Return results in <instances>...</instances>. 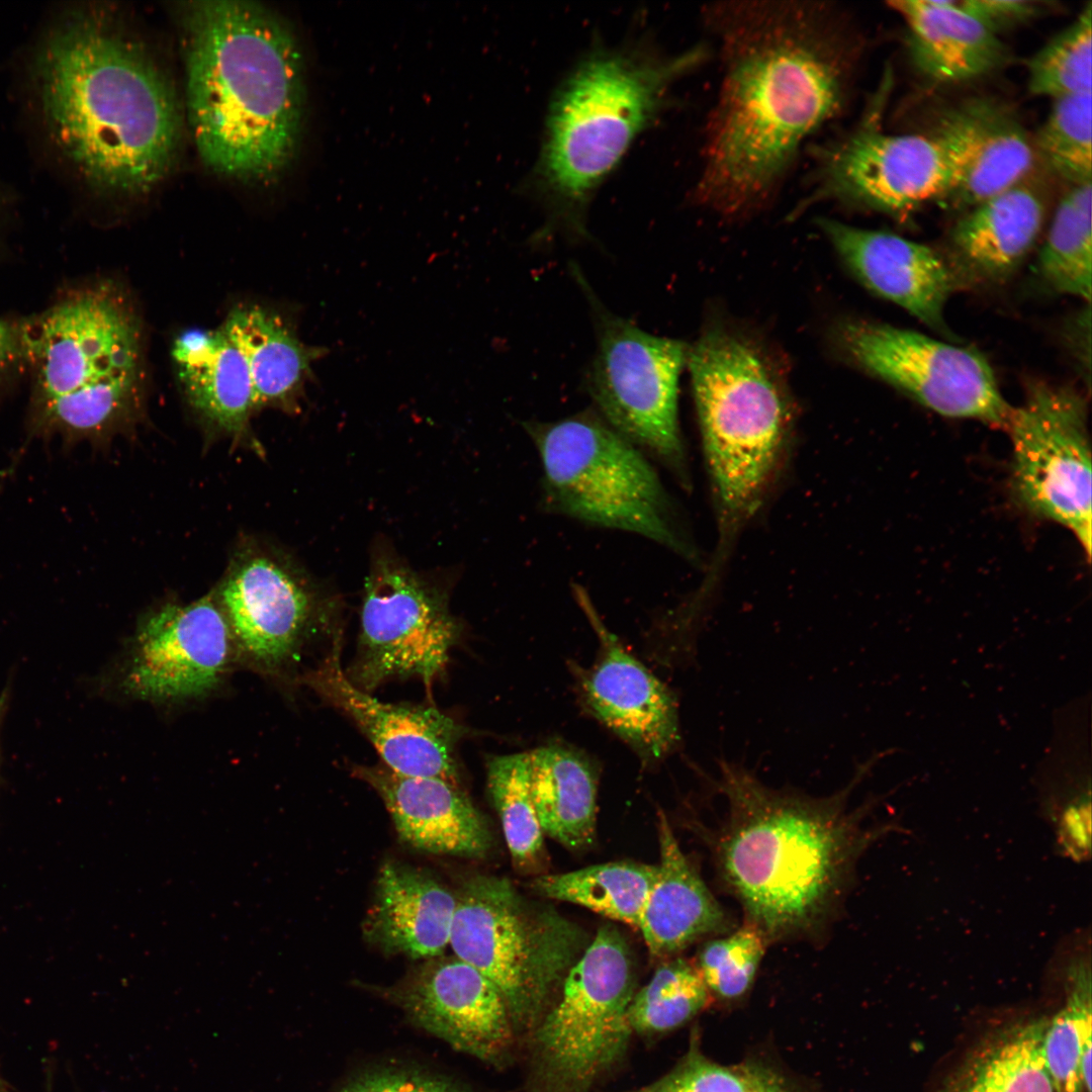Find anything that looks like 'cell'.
Listing matches in <instances>:
<instances>
[{"mask_svg": "<svg viewBox=\"0 0 1092 1092\" xmlns=\"http://www.w3.org/2000/svg\"><path fill=\"white\" fill-rule=\"evenodd\" d=\"M708 16L723 75L696 196L737 216L764 204L803 143L842 112L856 46L826 3L731 2Z\"/></svg>", "mask_w": 1092, "mask_h": 1092, "instance_id": "6da1fadb", "label": "cell"}, {"mask_svg": "<svg viewBox=\"0 0 1092 1092\" xmlns=\"http://www.w3.org/2000/svg\"><path fill=\"white\" fill-rule=\"evenodd\" d=\"M826 797L764 785L745 766L718 760L709 777L726 810L713 831L717 874L769 943L816 938L839 914L857 861L897 826H866L875 800L849 807L867 772Z\"/></svg>", "mask_w": 1092, "mask_h": 1092, "instance_id": "7a4b0ae2", "label": "cell"}, {"mask_svg": "<svg viewBox=\"0 0 1092 1092\" xmlns=\"http://www.w3.org/2000/svg\"><path fill=\"white\" fill-rule=\"evenodd\" d=\"M36 76L63 152L96 190L153 191L178 157L183 111L146 44L104 10H81L42 46Z\"/></svg>", "mask_w": 1092, "mask_h": 1092, "instance_id": "3957f363", "label": "cell"}, {"mask_svg": "<svg viewBox=\"0 0 1092 1092\" xmlns=\"http://www.w3.org/2000/svg\"><path fill=\"white\" fill-rule=\"evenodd\" d=\"M178 5L185 113L198 156L226 178L275 181L294 161L304 122L302 56L290 26L252 1Z\"/></svg>", "mask_w": 1092, "mask_h": 1092, "instance_id": "277c9868", "label": "cell"}, {"mask_svg": "<svg viewBox=\"0 0 1092 1092\" xmlns=\"http://www.w3.org/2000/svg\"><path fill=\"white\" fill-rule=\"evenodd\" d=\"M707 57L704 46L671 57L611 49L574 68L552 102L538 169L558 220L581 233L593 192L661 112L671 86Z\"/></svg>", "mask_w": 1092, "mask_h": 1092, "instance_id": "5b68a950", "label": "cell"}, {"mask_svg": "<svg viewBox=\"0 0 1092 1092\" xmlns=\"http://www.w3.org/2000/svg\"><path fill=\"white\" fill-rule=\"evenodd\" d=\"M687 363L723 528L756 511L787 438L791 405L779 367L762 347L722 326L688 348Z\"/></svg>", "mask_w": 1092, "mask_h": 1092, "instance_id": "8992f818", "label": "cell"}, {"mask_svg": "<svg viewBox=\"0 0 1092 1092\" xmlns=\"http://www.w3.org/2000/svg\"><path fill=\"white\" fill-rule=\"evenodd\" d=\"M542 465L546 510L598 527L641 535L680 554L664 487L639 448L599 414L525 422Z\"/></svg>", "mask_w": 1092, "mask_h": 1092, "instance_id": "52a82bcc", "label": "cell"}, {"mask_svg": "<svg viewBox=\"0 0 1092 1092\" xmlns=\"http://www.w3.org/2000/svg\"><path fill=\"white\" fill-rule=\"evenodd\" d=\"M583 943L572 922L506 879L478 876L456 895L449 946L499 991L518 1034L535 1026Z\"/></svg>", "mask_w": 1092, "mask_h": 1092, "instance_id": "ba28073f", "label": "cell"}, {"mask_svg": "<svg viewBox=\"0 0 1092 1092\" xmlns=\"http://www.w3.org/2000/svg\"><path fill=\"white\" fill-rule=\"evenodd\" d=\"M635 986L626 940L602 926L526 1035L524 1092H595L627 1053Z\"/></svg>", "mask_w": 1092, "mask_h": 1092, "instance_id": "9c48e42d", "label": "cell"}, {"mask_svg": "<svg viewBox=\"0 0 1092 1092\" xmlns=\"http://www.w3.org/2000/svg\"><path fill=\"white\" fill-rule=\"evenodd\" d=\"M29 358L25 415L110 385L143 383L136 310L110 279L66 283L31 314Z\"/></svg>", "mask_w": 1092, "mask_h": 1092, "instance_id": "30bf717a", "label": "cell"}, {"mask_svg": "<svg viewBox=\"0 0 1092 1092\" xmlns=\"http://www.w3.org/2000/svg\"><path fill=\"white\" fill-rule=\"evenodd\" d=\"M592 309L597 350L587 389L602 419L637 448L686 478L678 425V381L688 348L613 313L572 266Z\"/></svg>", "mask_w": 1092, "mask_h": 1092, "instance_id": "8fae6325", "label": "cell"}, {"mask_svg": "<svg viewBox=\"0 0 1092 1092\" xmlns=\"http://www.w3.org/2000/svg\"><path fill=\"white\" fill-rule=\"evenodd\" d=\"M1012 443V489L1019 505L1070 530L1091 557V451L1087 405L1076 389L1028 384L1005 428Z\"/></svg>", "mask_w": 1092, "mask_h": 1092, "instance_id": "7c38bea8", "label": "cell"}, {"mask_svg": "<svg viewBox=\"0 0 1092 1092\" xmlns=\"http://www.w3.org/2000/svg\"><path fill=\"white\" fill-rule=\"evenodd\" d=\"M833 337L852 364L947 418L1006 428L1012 406L978 351L868 320L840 322Z\"/></svg>", "mask_w": 1092, "mask_h": 1092, "instance_id": "4fadbf2b", "label": "cell"}, {"mask_svg": "<svg viewBox=\"0 0 1092 1092\" xmlns=\"http://www.w3.org/2000/svg\"><path fill=\"white\" fill-rule=\"evenodd\" d=\"M872 114L811 149L810 193L803 204H840L899 214L945 197L952 171L932 134H894Z\"/></svg>", "mask_w": 1092, "mask_h": 1092, "instance_id": "5bb4252c", "label": "cell"}, {"mask_svg": "<svg viewBox=\"0 0 1092 1092\" xmlns=\"http://www.w3.org/2000/svg\"><path fill=\"white\" fill-rule=\"evenodd\" d=\"M461 626L445 599L413 570L380 558L365 584L358 655L349 677L371 691L393 677L427 687L444 671Z\"/></svg>", "mask_w": 1092, "mask_h": 1092, "instance_id": "9a60e30c", "label": "cell"}, {"mask_svg": "<svg viewBox=\"0 0 1092 1092\" xmlns=\"http://www.w3.org/2000/svg\"><path fill=\"white\" fill-rule=\"evenodd\" d=\"M574 596L598 641L589 667L572 664L582 706L653 766L680 744L677 698L605 625L583 588L574 586Z\"/></svg>", "mask_w": 1092, "mask_h": 1092, "instance_id": "2e32d148", "label": "cell"}, {"mask_svg": "<svg viewBox=\"0 0 1092 1092\" xmlns=\"http://www.w3.org/2000/svg\"><path fill=\"white\" fill-rule=\"evenodd\" d=\"M418 1025L455 1050L494 1066L518 1041L506 1002L479 971L454 957L430 959L393 991Z\"/></svg>", "mask_w": 1092, "mask_h": 1092, "instance_id": "e0dca14e", "label": "cell"}, {"mask_svg": "<svg viewBox=\"0 0 1092 1092\" xmlns=\"http://www.w3.org/2000/svg\"><path fill=\"white\" fill-rule=\"evenodd\" d=\"M229 652L228 620L210 599L167 605L141 626L124 688L160 701L205 694L219 681Z\"/></svg>", "mask_w": 1092, "mask_h": 1092, "instance_id": "ac0fdd59", "label": "cell"}, {"mask_svg": "<svg viewBox=\"0 0 1092 1092\" xmlns=\"http://www.w3.org/2000/svg\"><path fill=\"white\" fill-rule=\"evenodd\" d=\"M306 679L327 702L354 720L390 770L460 786L454 753L465 729L452 718L436 708L373 698L345 673L338 647Z\"/></svg>", "mask_w": 1092, "mask_h": 1092, "instance_id": "d6986e66", "label": "cell"}, {"mask_svg": "<svg viewBox=\"0 0 1092 1092\" xmlns=\"http://www.w3.org/2000/svg\"><path fill=\"white\" fill-rule=\"evenodd\" d=\"M932 134L952 171L946 194L954 206L971 208L1021 182L1032 169L1033 142L1005 105L974 98L944 112Z\"/></svg>", "mask_w": 1092, "mask_h": 1092, "instance_id": "ffe728a7", "label": "cell"}, {"mask_svg": "<svg viewBox=\"0 0 1092 1092\" xmlns=\"http://www.w3.org/2000/svg\"><path fill=\"white\" fill-rule=\"evenodd\" d=\"M819 226L868 289L929 327H944V307L954 275L938 252L893 233L834 219L823 218Z\"/></svg>", "mask_w": 1092, "mask_h": 1092, "instance_id": "44dd1931", "label": "cell"}, {"mask_svg": "<svg viewBox=\"0 0 1092 1092\" xmlns=\"http://www.w3.org/2000/svg\"><path fill=\"white\" fill-rule=\"evenodd\" d=\"M354 772L378 793L398 836L412 847L462 857H482L490 848L486 821L460 786L401 776L385 765Z\"/></svg>", "mask_w": 1092, "mask_h": 1092, "instance_id": "7402d4cb", "label": "cell"}, {"mask_svg": "<svg viewBox=\"0 0 1092 1092\" xmlns=\"http://www.w3.org/2000/svg\"><path fill=\"white\" fill-rule=\"evenodd\" d=\"M226 619L244 649L268 664L295 649L314 611L312 593L271 558L241 560L220 589Z\"/></svg>", "mask_w": 1092, "mask_h": 1092, "instance_id": "603a6c76", "label": "cell"}, {"mask_svg": "<svg viewBox=\"0 0 1092 1092\" xmlns=\"http://www.w3.org/2000/svg\"><path fill=\"white\" fill-rule=\"evenodd\" d=\"M658 877L643 906L638 929L656 960L677 956L703 938L735 928L685 854L662 811L658 813Z\"/></svg>", "mask_w": 1092, "mask_h": 1092, "instance_id": "cb8c5ba5", "label": "cell"}, {"mask_svg": "<svg viewBox=\"0 0 1092 1092\" xmlns=\"http://www.w3.org/2000/svg\"><path fill=\"white\" fill-rule=\"evenodd\" d=\"M456 895L428 874L384 862L364 923L367 938L382 950L433 959L449 946Z\"/></svg>", "mask_w": 1092, "mask_h": 1092, "instance_id": "d4e9b609", "label": "cell"}, {"mask_svg": "<svg viewBox=\"0 0 1092 1092\" xmlns=\"http://www.w3.org/2000/svg\"><path fill=\"white\" fill-rule=\"evenodd\" d=\"M915 69L938 84L980 78L1003 66L1008 52L997 33L947 0H895Z\"/></svg>", "mask_w": 1092, "mask_h": 1092, "instance_id": "484cf974", "label": "cell"}, {"mask_svg": "<svg viewBox=\"0 0 1092 1092\" xmlns=\"http://www.w3.org/2000/svg\"><path fill=\"white\" fill-rule=\"evenodd\" d=\"M172 357L195 412L219 431L242 433L256 399L245 358L221 327L183 332L173 343Z\"/></svg>", "mask_w": 1092, "mask_h": 1092, "instance_id": "4316f807", "label": "cell"}, {"mask_svg": "<svg viewBox=\"0 0 1092 1092\" xmlns=\"http://www.w3.org/2000/svg\"><path fill=\"white\" fill-rule=\"evenodd\" d=\"M1045 212L1040 195L1023 182L978 203L952 231L957 259L978 278H1006L1032 250Z\"/></svg>", "mask_w": 1092, "mask_h": 1092, "instance_id": "83f0119b", "label": "cell"}, {"mask_svg": "<svg viewBox=\"0 0 1092 1092\" xmlns=\"http://www.w3.org/2000/svg\"><path fill=\"white\" fill-rule=\"evenodd\" d=\"M221 329L247 363L257 408H292L325 347L302 343L284 320L259 305L235 306Z\"/></svg>", "mask_w": 1092, "mask_h": 1092, "instance_id": "f1b7e54d", "label": "cell"}, {"mask_svg": "<svg viewBox=\"0 0 1092 1092\" xmlns=\"http://www.w3.org/2000/svg\"><path fill=\"white\" fill-rule=\"evenodd\" d=\"M530 789L543 831L572 850L594 842L598 775L589 759L572 747L547 744L529 752Z\"/></svg>", "mask_w": 1092, "mask_h": 1092, "instance_id": "f546056e", "label": "cell"}, {"mask_svg": "<svg viewBox=\"0 0 1092 1092\" xmlns=\"http://www.w3.org/2000/svg\"><path fill=\"white\" fill-rule=\"evenodd\" d=\"M1049 1018L1009 1022L965 1058L940 1092H1055L1042 1055Z\"/></svg>", "mask_w": 1092, "mask_h": 1092, "instance_id": "4dcf8cb0", "label": "cell"}, {"mask_svg": "<svg viewBox=\"0 0 1092 1092\" xmlns=\"http://www.w3.org/2000/svg\"><path fill=\"white\" fill-rule=\"evenodd\" d=\"M1055 972L1062 979L1064 998L1044 1030V1064L1055 1092H1091V965L1070 961Z\"/></svg>", "mask_w": 1092, "mask_h": 1092, "instance_id": "1f68e13d", "label": "cell"}, {"mask_svg": "<svg viewBox=\"0 0 1092 1092\" xmlns=\"http://www.w3.org/2000/svg\"><path fill=\"white\" fill-rule=\"evenodd\" d=\"M657 877V864L621 860L541 875L532 889L542 897L576 904L637 928Z\"/></svg>", "mask_w": 1092, "mask_h": 1092, "instance_id": "d6a6232c", "label": "cell"}, {"mask_svg": "<svg viewBox=\"0 0 1092 1092\" xmlns=\"http://www.w3.org/2000/svg\"><path fill=\"white\" fill-rule=\"evenodd\" d=\"M1092 183L1073 186L1060 200L1037 257V273L1052 291L1091 298Z\"/></svg>", "mask_w": 1092, "mask_h": 1092, "instance_id": "836d02e7", "label": "cell"}, {"mask_svg": "<svg viewBox=\"0 0 1092 1092\" xmlns=\"http://www.w3.org/2000/svg\"><path fill=\"white\" fill-rule=\"evenodd\" d=\"M487 790L500 820L512 861L518 871H540L546 860L544 834L530 789L529 752L492 756L487 761Z\"/></svg>", "mask_w": 1092, "mask_h": 1092, "instance_id": "e575fe53", "label": "cell"}, {"mask_svg": "<svg viewBox=\"0 0 1092 1092\" xmlns=\"http://www.w3.org/2000/svg\"><path fill=\"white\" fill-rule=\"evenodd\" d=\"M713 1006L695 962L665 960L650 981L635 992L628 1009L632 1033L657 1037L670 1033Z\"/></svg>", "mask_w": 1092, "mask_h": 1092, "instance_id": "d590c367", "label": "cell"}, {"mask_svg": "<svg viewBox=\"0 0 1092 1092\" xmlns=\"http://www.w3.org/2000/svg\"><path fill=\"white\" fill-rule=\"evenodd\" d=\"M697 1028L677 1063L653 1082L622 1092H775L788 1079L759 1059L722 1065L707 1057Z\"/></svg>", "mask_w": 1092, "mask_h": 1092, "instance_id": "8d00e7d4", "label": "cell"}, {"mask_svg": "<svg viewBox=\"0 0 1092 1092\" xmlns=\"http://www.w3.org/2000/svg\"><path fill=\"white\" fill-rule=\"evenodd\" d=\"M768 944L764 933L747 921L703 943L694 962L713 1005L734 1006L748 996Z\"/></svg>", "mask_w": 1092, "mask_h": 1092, "instance_id": "74e56055", "label": "cell"}, {"mask_svg": "<svg viewBox=\"0 0 1092 1092\" xmlns=\"http://www.w3.org/2000/svg\"><path fill=\"white\" fill-rule=\"evenodd\" d=\"M1028 90L1054 100L1092 92V4L1027 64Z\"/></svg>", "mask_w": 1092, "mask_h": 1092, "instance_id": "f35d334b", "label": "cell"}, {"mask_svg": "<svg viewBox=\"0 0 1092 1092\" xmlns=\"http://www.w3.org/2000/svg\"><path fill=\"white\" fill-rule=\"evenodd\" d=\"M1092 92L1054 100L1033 141L1035 155L1073 186L1091 182Z\"/></svg>", "mask_w": 1092, "mask_h": 1092, "instance_id": "ab89813d", "label": "cell"}, {"mask_svg": "<svg viewBox=\"0 0 1092 1092\" xmlns=\"http://www.w3.org/2000/svg\"><path fill=\"white\" fill-rule=\"evenodd\" d=\"M31 314H0V404L29 374Z\"/></svg>", "mask_w": 1092, "mask_h": 1092, "instance_id": "60d3db41", "label": "cell"}, {"mask_svg": "<svg viewBox=\"0 0 1092 1092\" xmlns=\"http://www.w3.org/2000/svg\"><path fill=\"white\" fill-rule=\"evenodd\" d=\"M947 3L996 33L1000 28L1034 17L1041 10L1037 2L1029 0H947Z\"/></svg>", "mask_w": 1092, "mask_h": 1092, "instance_id": "b9f144b4", "label": "cell"}, {"mask_svg": "<svg viewBox=\"0 0 1092 1092\" xmlns=\"http://www.w3.org/2000/svg\"><path fill=\"white\" fill-rule=\"evenodd\" d=\"M344 1092H463L456 1087L422 1074L404 1071H380L365 1075Z\"/></svg>", "mask_w": 1092, "mask_h": 1092, "instance_id": "7bdbcfd3", "label": "cell"}, {"mask_svg": "<svg viewBox=\"0 0 1092 1092\" xmlns=\"http://www.w3.org/2000/svg\"><path fill=\"white\" fill-rule=\"evenodd\" d=\"M775 1092H801V1091H800V1090H799L798 1088H796V1087H795V1086H794V1085H793L792 1083H790V1082H789V1081L787 1080V1081H786V1082H785V1083H784V1084H783V1085H782V1086H781V1087H780L779 1089H777V1090H776Z\"/></svg>", "mask_w": 1092, "mask_h": 1092, "instance_id": "ee69618b", "label": "cell"}, {"mask_svg": "<svg viewBox=\"0 0 1092 1092\" xmlns=\"http://www.w3.org/2000/svg\"><path fill=\"white\" fill-rule=\"evenodd\" d=\"M0 1092H13L10 1084L3 1078L0 1073Z\"/></svg>", "mask_w": 1092, "mask_h": 1092, "instance_id": "f6af8a7d", "label": "cell"}, {"mask_svg": "<svg viewBox=\"0 0 1092 1092\" xmlns=\"http://www.w3.org/2000/svg\"><path fill=\"white\" fill-rule=\"evenodd\" d=\"M3 248H4V242H3L2 234H1V231H0V261H1V259H3L4 254H5V251H3Z\"/></svg>", "mask_w": 1092, "mask_h": 1092, "instance_id": "bcb514c9", "label": "cell"}, {"mask_svg": "<svg viewBox=\"0 0 1092 1092\" xmlns=\"http://www.w3.org/2000/svg\"><path fill=\"white\" fill-rule=\"evenodd\" d=\"M4 700H5V696L2 695V697L0 698V716H1L2 711H3Z\"/></svg>", "mask_w": 1092, "mask_h": 1092, "instance_id": "7dc6e473", "label": "cell"}]
</instances>
